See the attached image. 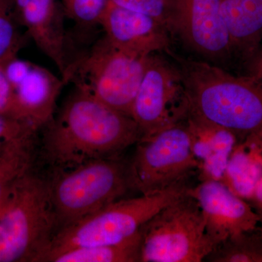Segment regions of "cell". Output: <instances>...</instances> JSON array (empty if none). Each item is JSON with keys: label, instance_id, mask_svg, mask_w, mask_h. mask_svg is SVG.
Here are the masks:
<instances>
[{"label": "cell", "instance_id": "obj_20", "mask_svg": "<svg viewBox=\"0 0 262 262\" xmlns=\"http://www.w3.org/2000/svg\"><path fill=\"white\" fill-rule=\"evenodd\" d=\"M66 14L80 25L99 24L110 0H61Z\"/></svg>", "mask_w": 262, "mask_h": 262}, {"label": "cell", "instance_id": "obj_22", "mask_svg": "<svg viewBox=\"0 0 262 262\" xmlns=\"http://www.w3.org/2000/svg\"><path fill=\"white\" fill-rule=\"evenodd\" d=\"M20 43V37L13 20L0 5V65H5L16 57Z\"/></svg>", "mask_w": 262, "mask_h": 262}, {"label": "cell", "instance_id": "obj_19", "mask_svg": "<svg viewBox=\"0 0 262 262\" xmlns=\"http://www.w3.org/2000/svg\"><path fill=\"white\" fill-rule=\"evenodd\" d=\"M256 231L220 243L205 259L210 262H262V233Z\"/></svg>", "mask_w": 262, "mask_h": 262}, {"label": "cell", "instance_id": "obj_9", "mask_svg": "<svg viewBox=\"0 0 262 262\" xmlns=\"http://www.w3.org/2000/svg\"><path fill=\"white\" fill-rule=\"evenodd\" d=\"M130 116L141 139L187 119L185 93L173 63L152 54L133 103Z\"/></svg>", "mask_w": 262, "mask_h": 262}, {"label": "cell", "instance_id": "obj_3", "mask_svg": "<svg viewBox=\"0 0 262 262\" xmlns=\"http://www.w3.org/2000/svg\"><path fill=\"white\" fill-rule=\"evenodd\" d=\"M49 178L34 168L15 183L0 208V262H39L56 234Z\"/></svg>", "mask_w": 262, "mask_h": 262}, {"label": "cell", "instance_id": "obj_26", "mask_svg": "<svg viewBox=\"0 0 262 262\" xmlns=\"http://www.w3.org/2000/svg\"><path fill=\"white\" fill-rule=\"evenodd\" d=\"M248 201L251 202L250 205L259 216L260 222L262 225V177L258 181Z\"/></svg>", "mask_w": 262, "mask_h": 262}, {"label": "cell", "instance_id": "obj_8", "mask_svg": "<svg viewBox=\"0 0 262 262\" xmlns=\"http://www.w3.org/2000/svg\"><path fill=\"white\" fill-rule=\"evenodd\" d=\"M127 163L129 189L140 194L164 190L200 168L187 120L138 141Z\"/></svg>", "mask_w": 262, "mask_h": 262}, {"label": "cell", "instance_id": "obj_16", "mask_svg": "<svg viewBox=\"0 0 262 262\" xmlns=\"http://www.w3.org/2000/svg\"><path fill=\"white\" fill-rule=\"evenodd\" d=\"M37 133L20 136L0 147V208L15 183L34 168Z\"/></svg>", "mask_w": 262, "mask_h": 262}, {"label": "cell", "instance_id": "obj_24", "mask_svg": "<svg viewBox=\"0 0 262 262\" xmlns=\"http://www.w3.org/2000/svg\"><path fill=\"white\" fill-rule=\"evenodd\" d=\"M38 131L27 122L0 115V147L20 136Z\"/></svg>", "mask_w": 262, "mask_h": 262}, {"label": "cell", "instance_id": "obj_7", "mask_svg": "<svg viewBox=\"0 0 262 262\" xmlns=\"http://www.w3.org/2000/svg\"><path fill=\"white\" fill-rule=\"evenodd\" d=\"M149 56L120 51L104 38L89 54L70 63L62 78L130 116Z\"/></svg>", "mask_w": 262, "mask_h": 262}, {"label": "cell", "instance_id": "obj_10", "mask_svg": "<svg viewBox=\"0 0 262 262\" xmlns=\"http://www.w3.org/2000/svg\"><path fill=\"white\" fill-rule=\"evenodd\" d=\"M169 31L187 47L215 61L232 53V42L220 12V0H172Z\"/></svg>", "mask_w": 262, "mask_h": 262}, {"label": "cell", "instance_id": "obj_29", "mask_svg": "<svg viewBox=\"0 0 262 262\" xmlns=\"http://www.w3.org/2000/svg\"><path fill=\"white\" fill-rule=\"evenodd\" d=\"M262 226V225H261Z\"/></svg>", "mask_w": 262, "mask_h": 262}, {"label": "cell", "instance_id": "obj_5", "mask_svg": "<svg viewBox=\"0 0 262 262\" xmlns=\"http://www.w3.org/2000/svg\"><path fill=\"white\" fill-rule=\"evenodd\" d=\"M127 165L120 158H105L51 173L56 232L121 199L130 189Z\"/></svg>", "mask_w": 262, "mask_h": 262}, {"label": "cell", "instance_id": "obj_1", "mask_svg": "<svg viewBox=\"0 0 262 262\" xmlns=\"http://www.w3.org/2000/svg\"><path fill=\"white\" fill-rule=\"evenodd\" d=\"M41 130L38 157L51 173L94 160L119 158L141 138L132 117L79 88Z\"/></svg>", "mask_w": 262, "mask_h": 262}, {"label": "cell", "instance_id": "obj_28", "mask_svg": "<svg viewBox=\"0 0 262 262\" xmlns=\"http://www.w3.org/2000/svg\"><path fill=\"white\" fill-rule=\"evenodd\" d=\"M251 77L262 82V57L255 61L253 66L252 75Z\"/></svg>", "mask_w": 262, "mask_h": 262}, {"label": "cell", "instance_id": "obj_14", "mask_svg": "<svg viewBox=\"0 0 262 262\" xmlns=\"http://www.w3.org/2000/svg\"><path fill=\"white\" fill-rule=\"evenodd\" d=\"M66 84L47 69L32 63L28 73L13 89L26 121L37 130L54 116L58 96Z\"/></svg>", "mask_w": 262, "mask_h": 262}, {"label": "cell", "instance_id": "obj_17", "mask_svg": "<svg viewBox=\"0 0 262 262\" xmlns=\"http://www.w3.org/2000/svg\"><path fill=\"white\" fill-rule=\"evenodd\" d=\"M48 262H140L139 232L117 244L71 248Z\"/></svg>", "mask_w": 262, "mask_h": 262}, {"label": "cell", "instance_id": "obj_21", "mask_svg": "<svg viewBox=\"0 0 262 262\" xmlns=\"http://www.w3.org/2000/svg\"><path fill=\"white\" fill-rule=\"evenodd\" d=\"M114 4L149 15L159 21L169 31L171 17L172 0H110ZM170 32V31H169Z\"/></svg>", "mask_w": 262, "mask_h": 262}, {"label": "cell", "instance_id": "obj_12", "mask_svg": "<svg viewBox=\"0 0 262 262\" xmlns=\"http://www.w3.org/2000/svg\"><path fill=\"white\" fill-rule=\"evenodd\" d=\"M105 38L114 47L138 56L165 51L170 45L169 31L149 15L110 3L100 20Z\"/></svg>", "mask_w": 262, "mask_h": 262}, {"label": "cell", "instance_id": "obj_13", "mask_svg": "<svg viewBox=\"0 0 262 262\" xmlns=\"http://www.w3.org/2000/svg\"><path fill=\"white\" fill-rule=\"evenodd\" d=\"M15 9L39 49L56 64L62 77L67 58L63 14L57 0H14Z\"/></svg>", "mask_w": 262, "mask_h": 262}, {"label": "cell", "instance_id": "obj_23", "mask_svg": "<svg viewBox=\"0 0 262 262\" xmlns=\"http://www.w3.org/2000/svg\"><path fill=\"white\" fill-rule=\"evenodd\" d=\"M0 115L28 123L24 118L14 89L5 75L4 65H0Z\"/></svg>", "mask_w": 262, "mask_h": 262}, {"label": "cell", "instance_id": "obj_4", "mask_svg": "<svg viewBox=\"0 0 262 262\" xmlns=\"http://www.w3.org/2000/svg\"><path fill=\"white\" fill-rule=\"evenodd\" d=\"M189 178L160 192L120 199L57 232L39 262L71 248L122 242L139 232L160 210L187 194Z\"/></svg>", "mask_w": 262, "mask_h": 262}, {"label": "cell", "instance_id": "obj_2", "mask_svg": "<svg viewBox=\"0 0 262 262\" xmlns=\"http://www.w3.org/2000/svg\"><path fill=\"white\" fill-rule=\"evenodd\" d=\"M180 75L187 105V120L225 129L235 135L262 130V82L237 77L208 62L165 51Z\"/></svg>", "mask_w": 262, "mask_h": 262}, {"label": "cell", "instance_id": "obj_27", "mask_svg": "<svg viewBox=\"0 0 262 262\" xmlns=\"http://www.w3.org/2000/svg\"><path fill=\"white\" fill-rule=\"evenodd\" d=\"M250 137H251L250 138V142L251 143L250 146L256 151L262 162V130L250 136Z\"/></svg>", "mask_w": 262, "mask_h": 262}, {"label": "cell", "instance_id": "obj_11", "mask_svg": "<svg viewBox=\"0 0 262 262\" xmlns=\"http://www.w3.org/2000/svg\"><path fill=\"white\" fill-rule=\"evenodd\" d=\"M188 194L198 202L207 233L215 246L239 234L258 230L259 216L249 203L234 194L225 182L205 179Z\"/></svg>", "mask_w": 262, "mask_h": 262}, {"label": "cell", "instance_id": "obj_25", "mask_svg": "<svg viewBox=\"0 0 262 262\" xmlns=\"http://www.w3.org/2000/svg\"><path fill=\"white\" fill-rule=\"evenodd\" d=\"M32 63L18 59L16 57L12 58L4 65L5 75L13 88L19 83L32 67Z\"/></svg>", "mask_w": 262, "mask_h": 262}, {"label": "cell", "instance_id": "obj_18", "mask_svg": "<svg viewBox=\"0 0 262 262\" xmlns=\"http://www.w3.org/2000/svg\"><path fill=\"white\" fill-rule=\"evenodd\" d=\"M248 147L249 151L244 146L232 151L224 175L229 189L248 201L262 177L261 160L251 146Z\"/></svg>", "mask_w": 262, "mask_h": 262}, {"label": "cell", "instance_id": "obj_15", "mask_svg": "<svg viewBox=\"0 0 262 262\" xmlns=\"http://www.w3.org/2000/svg\"><path fill=\"white\" fill-rule=\"evenodd\" d=\"M233 50L250 56L262 39V0H220Z\"/></svg>", "mask_w": 262, "mask_h": 262}, {"label": "cell", "instance_id": "obj_6", "mask_svg": "<svg viewBox=\"0 0 262 262\" xmlns=\"http://www.w3.org/2000/svg\"><path fill=\"white\" fill-rule=\"evenodd\" d=\"M140 262H201L215 248L198 202L184 194L139 231Z\"/></svg>", "mask_w": 262, "mask_h": 262}]
</instances>
